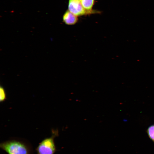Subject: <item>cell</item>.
<instances>
[{"instance_id": "6da1fadb", "label": "cell", "mask_w": 154, "mask_h": 154, "mask_svg": "<svg viewBox=\"0 0 154 154\" xmlns=\"http://www.w3.org/2000/svg\"><path fill=\"white\" fill-rule=\"evenodd\" d=\"M0 147L7 154H33L31 145L21 139H12L3 142Z\"/></svg>"}, {"instance_id": "7a4b0ae2", "label": "cell", "mask_w": 154, "mask_h": 154, "mask_svg": "<svg viewBox=\"0 0 154 154\" xmlns=\"http://www.w3.org/2000/svg\"><path fill=\"white\" fill-rule=\"evenodd\" d=\"M58 135L57 131H52L50 137L40 142L36 149L37 154H54L56 150L54 139Z\"/></svg>"}, {"instance_id": "3957f363", "label": "cell", "mask_w": 154, "mask_h": 154, "mask_svg": "<svg viewBox=\"0 0 154 154\" xmlns=\"http://www.w3.org/2000/svg\"><path fill=\"white\" fill-rule=\"evenodd\" d=\"M68 10L78 17L100 13V12H90L83 7L80 0H68Z\"/></svg>"}, {"instance_id": "277c9868", "label": "cell", "mask_w": 154, "mask_h": 154, "mask_svg": "<svg viewBox=\"0 0 154 154\" xmlns=\"http://www.w3.org/2000/svg\"><path fill=\"white\" fill-rule=\"evenodd\" d=\"M62 20L65 24L71 25L76 24L78 22V16L68 10L64 13Z\"/></svg>"}, {"instance_id": "5b68a950", "label": "cell", "mask_w": 154, "mask_h": 154, "mask_svg": "<svg viewBox=\"0 0 154 154\" xmlns=\"http://www.w3.org/2000/svg\"><path fill=\"white\" fill-rule=\"evenodd\" d=\"M83 7L86 10L94 12H100V11L93 9L95 0H80Z\"/></svg>"}, {"instance_id": "8992f818", "label": "cell", "mask_w": 154, "mask_h": 154, "mask_svg": "<svg viewBox=\"0 0 154 154\" xmlns=\"http://www.w3.org/2000/svg\"><path fill=\"white\" fill-rule=\"evenodd\" d=\"M147 132L149 137L154 143V124L148 127Z\"/></svg>"}, {"instance_id": "52a82bcc", "label": "cell", "mask_w": 154, "mask_h": 154, "mask_svg": "<svg viewBox=\"0 0 154 154\" xmlns=\"http://www.w3.org/2000/svg\"><path fill=\"white\" fill-rule=\"evenodd\" d=\"M6 98V94L4 88L2 86L0 88V101L2 102L4 101Z\"/></svg>"}]
</instances>
